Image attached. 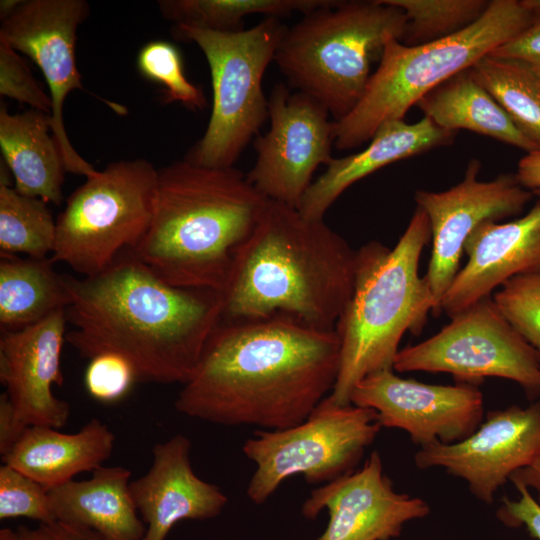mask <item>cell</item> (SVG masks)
<instances>
[{"label":"cell","mask_w":540,"mask_h":540,"mask_svg":"<svg viewBox=\"0 0 540 540\" xmlns=\"http://www.w3.org/2000/svg\"><path fill=\"white\" fill-rule=\"evenodd\" d=\"M532 10L535 11L533 22L490 55L521 61L540 76V9Z\"/></svg>","instance_id":"74e56055"},{"label":"cell","mask_w":540,"mask_h":540,"mask_svg":"<svg viewBox=\"0 0 540 540\" xmlns=\"http://www.w3.org/2000/svg\"><path fill=\"white\" fill-rule=\"evenodd\" d=\"M515 487L520 497L516 500L503 497L496 516L509 527L524 526L533 538L540 540V503L525 486Z\"/></svg>","instance_id":"8d00e7d4"},{"label":"cell","mask_w":540,"mask_h":540,"mask_svg":"<svg viewBox=\"0 0 540 540\" xmlns=\"http://www.w3.org/2000/svg\"><path fill=\"white\" fill-rule=\"evenodd\" d=\"M287 26L265 17L237 32L174 26L175 38L194 42L207 59L213 106L202 138L184 159L207 167H232L268 118L262 80Z\"/></svg>","instance_id":"ba28073f"},{"label":"cell","mask_w":540,"mask_h":540,"mask_svg":"<svg viewBox=\"0 0 540 540\" xmlns=\"http://www.w3.org/2000/svg\"><path fill=\"white\" fill-rule=\"evenodd\" d=\"M356 263L357 250L324 219L269 200L221 291L223 319L286 316L335 330L353 294Z\"/></svg>","instance_id":"3957f363"},{"label":"cell","mask_w":540,"mask_h":540,"mask_svg":"<svg viewBox=\"0 0 540 540\" xmlns=\"http://www.w3.org/2000/svg\"><path fill=\"white\" fill-rule=\"evenodd\" d=\"M464 254L467 263L440 304L449 317L491 297L511 278L540 270V197L519 218L481 223L467 238Z\"/></svg>","instance_id":"d6986e66"},{"label":"cell","mask_w":540,"mask_h":540,"mask_svg":"<svg viewBox=\"0 0 540 540\" xmlns=\"http://www.w3.org/2000/svg\"><path fill=\"white\" fill-rule=\"evenodd\" d=\"M324 509L329 521L317 540H391L430 513L422 498L395 491L377 451L360 469L313 489L301 513L315 519Z\"/></svg>","instance_id":"e0dca14e"},{"label":"cell","mask_w":540,"mask_h":540,"mask_svg":"<svg viewBox=\"0 0 540 540\" xmlns=\"http://www.w3.org/2000/svg\"><path fill=\"white\" fill-rule=\"evenodd\" d=\"M469 70L515 126L540 148V76L521 61L490 54Z\"/></svg>","instance_id":"4316f807"},{"label":"cell","mask_w":540,"mask_h":540,"mask_svg":"<svg viewBox=\"0 0 540 540\" xmlns=\"http://www.w3.org/2000/svg\"><path fill=\"white\" fill-rule=\"evenodd\" d=\"M22 0H2L0 2V18L3 19L8 16Z\"/></svg>","instance_id":"b9f144b4"},{"label":"cell","mask_w":540,"mask_h":540,"mask_svg":"<svg viewBox=\"0 0 540 540\" xmlns=\"http://www.w3.org/2000/svg\"><path fill=\"white\" fill-rule=\"evenodd\" d=\"M534 18L523 0H491L478 21L444 39L417 46L390 40L358 104L335 121L334 146L359 147L382 123L402 120L422 97L513 39Z\"/></svg>","instance_id":"52a82bcc"},{"label":"cell","mask_w":540,"mask_h":540,"mask_svg":"<svg viewBox=\"0 0 540 540\" xmlns=\"http://www.w3.org/2000/svg\"><path fill=\"white\" fill-rule=\"evenodd\" d=\"M131 471L101 466L89 479L49 490L56 521L91 529L107 540H142L146 526L130 492Z\"/></svg>","instance_id":"603a6c76"},{"label":"cell","mask_w":540,"mask_h":540,"mask_svg":"<svg viewBox=\"0 0 540 540\" xmlns=\"http://www.w3.org/2000/svg\"><path fill=\"white\" fill-rule=\"evenodd\" d=\"M16 517H26L39 523L56 521L49 490L3 463L0 467V519Z\"/></svg>","instance_id":"d6a6232c"},{"label":"cell","mask_w":540,"mask_h":540,"mask_svg":"<svg viewBox=\"0 0 540 540\" xmlns=\"http://www.w3.org/2000/svg\"><path fill=\"white\" fill-rule=\"evenodd\" d=\"M492 300L540 359V270L511 278Z\"/></svg>","instance_id":"1f68e13d"},{"label":"cell","mask_w":540,"mask_h":540,"mask_svg":"<svg viewBox=\"0 0 540 540\" xmlns=\"http://www.w3.org/2000/svg\"><path fill=\"white\" fill-rule=\"evenodd\" d=\"M18 417L6 392L0 395V454L6 455L27 429Z\"/></svg>","instance_id":"f35d334b"},{"label":"cell","mask_w":540,"mask_h":540,"mask_svg":"<svg viewBox=\"0 0 540 540\" xmlns=\"http://www.w3.org/2000/svg\"><path fill=\"white\" fill-rule=\"evenodd\" d=\"M66 311L14 331H1L0 381L27 426L63 427L70 405L53 393L63 384L61 355L66 341Z\"/></svg>","instance_id":"ac0fdd59"},{"label":"cell","mask_w":540,"mask_h":540,"mask_svg":"<svg viewBox=\"0 0 540 540\" xmlns=\"http://www.w3.org/2000/svg\"><path fill=\"white\" fill-rule=\"evenodd\" d=\"M339 366L335 330L286 316L222 319L175 409L218 425L285 429L332 392Z\"/></svg>","instance_id":"6da1fadb"},{"label":"cell","mask_w":540,"mask_h":540,"mask_svg":"<svg viewBox=\"0 0 540 540\" xmlns=\"http://www.w3.org/2000/svg\"><path fill=\"white\" fill-rule=\"evenodd\" d=\"M350 402L373 409L382 427L407 432L420 447L452 444L470 436L484 419L477 385H435L405 379L386 369L371 373L353 388Z\"/></svg>","instance_id":"9a60e30c"},{"label":"cell","mask_w":540,"mask_h":540,"mask_svg":"<svg viewBox=\"0 0 540 540\" xmlns=\"http://www.w3.org/2000/svg\"><path fill=\"white\" fill-rule=\"evenodd\" d=\"M440 128L464 129L491 137L526 153L540 150L472 76L462 71L422 97L416 104Z\"/></svg>","instance_id":"d4e9b609"},{"label":"cell","mask_w":540,"mask_h":540,"mask_svg":"<svg viewBox=\"0 0 540 540\" xmlns=\"http://www.w3.org/2000/svg\"><path fill=\"white\" fill-rule=\"evenodd\" d=\"M54 263L51 257L20 258L1 254V331L25 328L67 308L69 291L64 275L54 270Z\"/></svg>","instance_id":"484cf974"},{"label":"cell","mask_w":540,"mask_h":540,"mask_svg":"<svg viewBox=\"0 0 540 540\" xmlns=\"http://www.w3.org/2000/svg\"><path fill=\"white\" fill-rule=\"evenodd\" d=\"M139 72L163 88V102H178L189 110L201 111L207 106L200 87L190 82L183 69L179 50L167 41L145 44L137 58Z\"/></svg>","instance_id":"4dcf8cb0"},{"label":"cell","mask_w":540,"mask_h":540,"mask_svg":"<svg viewBox=\"0 0 540 540\" xmlns=\"http://www.w3.org/2000/svg\"><path fill=\"white\" fill-rule=\"evenodd\" d=\"M327 0H162L161 14L175 26H188L218 32L243 30L244 18L261 14L284 18L302 15L324 5Z\"/></svg>","instance_id":"83f0119b"},{"label":"cell","mask_w":540,"mask_h":540,"mask_svg":"<svg viewBox=\"0 0 540 540\" xmlns=\"http://www.w3.org/2000/svg\"><path fill=\"white\" fill-rule=\"evenodd\" d=\"M407 18L385 0H327L287 28L274 62L289 87L321 103L339 121L362 98L386 44L401 40Z\"/></svg>","instance_id":"8992f818"},{"label":"cell","mask_w":540,"mask_h":540,"mask_svg":"<svg viewBox=\"0 0 540 540\" xmlns=\"http://www.w3.org/2000/svg\"><path fill=\"white\" fill-rule=\"evenodd\" d=\"M455 133L437 126L428 117L414 123H382L368 146L355 154L333 158L312 182L298 210L306 217L324 219L327 210L351 185L396 161L451 144Z\"/></svg>","instance_id":"44dd1931"},{"label":"cell","mask_w":540,"mask_h":540,"mask_svg":"<svg viewBox=\"0 0 540 540\" xmlns=\"http://www.w3.org/2000/svg\"><path fill=\"white\" fill-rule=\"evenodd\" d=\"M317 100L277 83L268 98L269 130L254 141L257 158L246 174L266 198L299 207L316 169L328 165L335 121Z\"/></svg>","instance_id":"7c38bea8"},{"label":"cell","mask_w":540,"mask_h":540,"mask_svg":"<svg viewBox=\"0 0 540 540\" xmlns=\"http://www.w3.org/2000/svg\"><path fill=\"white\" fill-rule=\"evenodd\" d=\"M431 241L427 215L416 209L394 248L371 241L357 250L353 294L335 331L340 341V366L327 398L351 404L354 386L367 375L393 369L406 332L419 335L435 302L419 261Z\"/></svg>","instance_id":"5b68a950"},{"label":"cell","mask_w":540,"mask_h":540,"mask_svg":"<svg viewBox=\"0 0 540 540\" xmlns=\"http://www.w3.org/2000/svg\"><path fill=\"white\" fill-rule=\"evenodd\" d=\"M57 234L56 220L47 203L26 196L12 187L7 170L0 173V249L1 254H25L47 258L53 254Z\"/></svg>","instance_id":"f1b7e54d"},{"label":"cell","mask_w":540,"mask_h":540,"mask_svg":"<svg viewBox=\"0 0 540 540\" xmlns=\"http://www.w3.org/2000/svg\"><path fill=\"white\" fill-rule=\"evenodd\" d=\"M540 453V400L486 414L479 427L462 441L432 443L414 455L417 468H442L467 483L470 492L491 504L510 476Z\"/></svg>","instance_id":"2e32d148"},{"label":"cell","mask_w":540,"mask_h":540,"mask_svg":"<svg viewBox=\"0 0 540 540\" xmlns=\"http://www.w3.org/2000/svg\"><path fill=\"white\" fill-rule=\"evenodd\" d=\"M509 481L514 486L522 485L534 489L537 493V501L540 503V453L528 466L514 472Z\"/></svg>","instance_id":"60d3db41"},{"label":"cell","mask_w":540,"mask_h":540,"mask_svg":"<svg viewBox=\"0 0 540 540\" xmlns=\"http://www.w3.org/2000/svg\"><path fill=\"white\" fill-rule=\"evenodd\" d=\"M268 202L234 166L175 161L158 170L149 228L130 252L173 286L221 292Z\"/></svg>","instance_id":"277c9868"},{"label":"cell","mask_w":540,"mask_h":540,"mask_svg":"<svg viewBox=\"0 0 540 540\" xmlns=\"http://www.w3.org/2000/svg\"><path fill=\"white\" fill-rule=\"evenodd\" d=\"M157 180L158 170L142 158L112 162L87 177L56 219L52 260L90 277L133 250L149 228Z\"/></svg>","instance_id":"9c48e42d"},{"label":"cell","mask_w":540,"mask_h":540,"mask_svg":"<svg viewBox=\"0 0 540 540\" xmlns=\"http://www.w3.org/2000/svg\"><path fill=\"white\" fill-rule=\"evenodd\" d=\"M191 441L182 434L152 448V465L130 482V492L146 526L142 540H165L182 520L218 516L228 502L214 484L198 477L191 464Z\"/></svg>","instance_id":"ffe728a7"},{"label":"cell","mask_w":540,"mask_h":540,"mask_svg":"<svg viewBox=\"0 0 540 540\" xmlns=\"http://www.w3.org/2000/svg\"><path fill=\"white\" fill-rule=\"evenodd\" d=\"M89 14L85 0H25L1 19L0 39L30 57L42 71L52 102L51 131L67 172L90 177L98 171L71 144L63 105L73 90H83L76 64L78 27Z\"/></svg>","instance_id":"5bb4252c"},{"label":"cell","mask_w":540,"mask_h":540,"mask_svg":"<svg viewBox=\"0 0 540 540\" xmlns=\"http://www.w3.org/2000/svg\"><path fill=\"white\" fill-rule=\"evenodd\" d=\"M84 385L89 395L103 403L122 399L138 382L132 365L115 353H101L89 359Z\"/></svg>","instance_id":"e575fe53"},{"label":"cell","mask_w":540,"mask_h":540,"mask_svg":"<svg viewBox=\"0 0 540 540\" xmlns=\"http://www.w3.org/2000/svg\"><path fill=\"white\" fill-rule=\"evenodd\" d=\"M523 2L530 9H540V0H523Z\"/></svg>","instance_id":"7bdbcfd3"},{"label":"cell","mask_w":540,"mask_h":540,"mask_svg":"<svg viewBox=\"0 0 540 540\" xmlns=\"http://www.w3.org/2000/svg\"><path fill=\"white\" fill-rule=\"evenodd\" d=\"M114 443L113 432L97 418L71 434L49 426H28L16 445L2 456V463L50 490L77 474L101 467L111 456Z\"/></svg>","instance_id":"7402d4cb"},{"label":"cell","mask_w":540,"mask_h":540,"mask_svg":"<svg viewBox=\"0 0 540 540\" xmlns=\"http://www.w3.org/2000/svg\"><path fill=\"white\" fill-rule=\"evenodd\" d=\"M404 11L407 23L401 43L417 46L454 35L478 21L487 0H385Z\"/></svg>","instance_id":"f546056e"},{"label":"cell","mask_w":540,"mask_h":540,"mask_svg":"<svg viewBox=\"0 0 540 540\" xmlns=\"http://www.w3.org/2000/svg\"><path fill=\"white\" fill-rule=\"evenodd\" d=\"M0 540H107L99 533L84 527L53 521L36 527L19 525L2 528Z\"/></svg>","instance_id":"d590c367"},{"label":"cell","mask_w":540,"mask_h":540,"mask_svg":"<svg viewBox=\"0 0 540 540\" xmlns=\"http://www.w3.org/2000/svg\"><path fill=\"white\" fill-rule=\"evenodd\" d=\"M438 333L397 353L393 370L451 374L477 385L486 377L517 383L527 398L540 397V359L501 314L492 297L450 317Z\"/></svg>","instance_id":"8fae6325"},{"label":"cell","mask_w":540,"mask_h":540,"mask_svg":"<svg viewBox=\"0 0 540 540\" xmlns=\"http://www.w3.org/2000/svg\"><path fill=\"white\" fill-rule=\"evenodd\" d=\"M481 163L469 161L463 179L441 192L417 190L414 200L428 217L432 252L424 275L435 302L434 316L441 314L440 304L460 270L464 245L481 223L521 214L533 194L504 173L489 181L479 180Z\"/></svg>","instance_id":"4fadbf2b"},{"label":"cell","mask_w":540,"mask_h":540,"mask_svg":"<svg viewBox=\"0 0 540 540\" xmlns=\"http://www.w3.org/2000/svg\"><path fill=\"white\" fill-rule=\"evenodd\" d=\"M64 278L66 341L88 359L122 356L138 382L186 383L223 319L220 291L173 286L130 251L94 276Z\"/></svg>","instance_id":"7a4b0ae2"},{"label":"cell","mask_w":540,"mask_h":540,"mask_svg":"<svg viewBox=\"0 0 540 540\" xmlns=\"http://www.w3.org/2000/svg\"><path fill=\"white\" fill-rule=\"evenodd\" d=\"M0 95L51 114L52 102L25 61L5 40L0 39Z\"/></svg>","instance_id":"836d02e7"},{"label":"cell","mask_w":540,"mask_h":540,"mask_svg":"<svg viewBox=\"0 0 540 540\" xmlns=\"http://www.w3.org/2000/svg\"><path fill=\"white\" fill-rule=\"evenodd\" d=\"M51 125L50 114L32 108L10 114L1 105L0 148L15 189L59 206L67 171Z\"/></svg>","instance_id":"cb8c5ba5"},{"label":"cell","mask_w":540,"mask_h":540,"mask_svg":"<svg viewBox=\"0 0 540 540\" xmlns=\"http://www.w3.org/2000/svg\"><path fill=\"white\" fill-rule=\"evenodd\" d=\"M518 182L533 195L540 197V150L526 153L517 165Z\"/></svg>","instance_id":"ab89813d"},{"label":"cell","mask_w":540,"mask_h":540,"mask_svg":"<svg viewBox=\"0 0 540 540\" xmlns=\"http://www.w3.org/2000/svg\"><path fill=\"white\" fill-rule=\"evenodd\" d=\"M381 428L375 410L336 405L326 397L297 425L256 431L242 447L256 465L248 498L263 504L291 476L326 484L355 471Z\"/></svg>","instance_id":"30bf717a"}]
</instances>
